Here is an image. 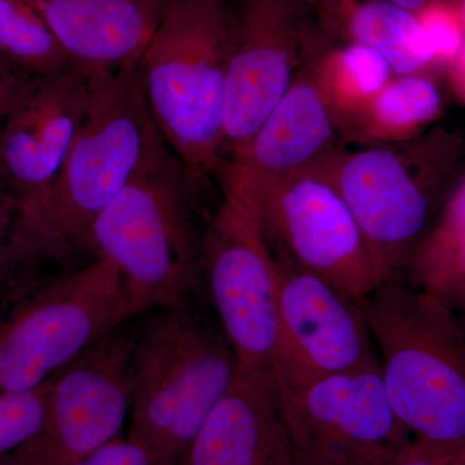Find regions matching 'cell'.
<instances>
[{"instance_id":"cell-1","label":"cell","mask_w":465,"mask_h":465,"mask_svg":"<svg viewBox=\"0 0 465 465\" xmlns=\"http://www.w3.org/2000/svg\"><path fill=\"white\" fill-rule=\"evenodd\" d=\"M150 124L142 57L94 72L90 109L60 173L38 200L15 213L23 262H61L87 250L92 225L139 164Z\"/></svg>"},{"instance_id":"cell-2","label":"cell","mask_w":465,"mask_h":465,"mask_svg":"<svg viewBox=\"0 0 465 465\" xmlns=\"http://www.w3.org/2000/svg\"><path fill=\"white\" fill-rule=\"evenodd\" d=\"M183 162L152 121L124 191L97 217L87 250L118 269L131 318L176 307L200 291L203 231Z\"/></svg>"},{"instance_id":"cell-3","label":"cell","mask_w":465,"mask_h":465,"mask_svg":"<svg viewBox=\"0 0 465 465\" xmlns=\"http://www.w3.org/2000/svg\"><path fill=\"white\" fill-rule=\"evenodd\" d=\"M229 0H168L142 56L150 116L200 191L224 164Z\"/></svg>"},{"instance_id":"cell-4","label":"cell","mask_w":465,"mask_h":465,"mask_svg":"<svg viewBox=\"0 0 465 465\" xmlns=\"http://www.w3.org/2000/svg\"><path fill=\"white\" fill-rule=\"evenodd\" d=\"M237 357L201 289L139 324L128 437L154 465H174L231 388Z\"/></svg>"},{"instance_id":"cell-5","label":"cell","mask_w":465,"mask_h":465,"mask_svg":"<svg viewBox=\"0 0 465 465\" xmlns=\"http://www.w3.org/2000/svg\"><path fill=\"white\" fill-rule=\"evenodd\" d=\"M391 409L416 439L465 440V323L407 278L361 299Z\"/></svg>"},{"instance_id":"cell-6","label":"cell","mask_w":465,"mask_h":465,"mask_svg":"<svg viewBox=\"0 0 465 465\" xmlns=\"http://www.w3.org/2000/svg\"><path fill=\"white\" fill-rule=\"evenodd\" d=\"M460 148L455 134L439 130L354 152L333 146L304 171L322 177L341 195L382 283L407 277Z\"/></svg>"},{"instance_id":"cell-7","label":"cell","mask_w":465,"mask_h":465,"mask_svg":"<svg viewBox=\"0 0 465 465\" xmlns=\"http://www.w3.org/2000/svg\"><path fill=\"white\" fill-rule=\"evenodd\" d=\"M128 320L124 283L109 260L39 275L0 312V394L41 387Z\"/></svg>"},{"instance_id":"cell-8","label":"cell","mask_w":465,"mask_h":465,"mask_svg":"<svg viewBox=\"0 0 465 465\" xmlns=\"http://www.w3.org/2000/svg\"><path fill=\"white\" fill-rule=\"evenodd\" d=\"M200 289L231 342L238 369L272 376L277 266L252 210L228 189L202 235Z\"/></svg>"},{"instance_id":"cell-9","label":"cell","mask_w":465,"mask_h":465,"mask_svg":"<svg viewBox=\"0 0 465 465\" xmlns=\"http://www.w3.org/2000/svg\"><path fill=\"white\" fill-rule=\"evenodd\" d=\"M332 45L313 0H238L232 8L224 161L255 134L300 70Z\"/></svg>"},{"instance_id":"cell-10","label":"cell","mask_w":465,"mask_h":465,"mask_svg":"<svg viewBox=\"0 0 465 465\" xmlns=\"http://www.w3.org/2000/svg\"><path fill=\"white\" fill-rule=\"evenodd\" d=\"M237 194L252 210L275 262L320 275L358 300L381 283L356 219L322 177L302 171L255 197Z\"/></svg>"},{"instance_id":"cell-11","label":"cell","mask_w":465,"mask_h":465,"mask_svg":"<svg viewBox=\"0 0 465 465\" xmlns=\"http://www.w3.org/2000/svg\"><path fill=\"white\" fill-rule=\"evenodd\" d=\"M278 400L296 465H384L412 437L391 409L378 356Z\"/></svg>"},{"instance_id":"cell-12","label":"cell","mask_w":465,"mask_h":465,"mask_svg":"<svg viewBox=\"0 0 465 465\" xmlns=\"http://www.w3.org/2000/svg\"><path fill=\"white\" fill-rule=\"evenodd\" d=\"M134 320L54 376L45 423L15 452L18 465H78L122 436L131 411Z\"/></svg>"},{"instance_id":"cell-13","label":"cell","mask_w":465,"mask_h":465,"mask_svg":"<svg viewBox=\"0 0 465 465\" xmlns=\"http://www.w3.org/2000/svg\"><path fill=\"white\" fill-rule=\"evenodd\" d=\"M275 266L278 339L272 378L278 397L378 356L360 300L311 272Z\"/></svg>"},{"instance_id":"cell-14","label":"cell","mask_w":465,"mask_h":465,"mask_svg":"<svg viewBox=\"0 0 465 465\" xmlns=\"http://www.w3.org/2000/svg\"><path fill=\"white\" fill-rule=\"evenodd\" d=\"M94 72L74 65L38 78L2 124L7 198L15 213L29 207L60 173L90 109Z\"/></svg>"},{"instance_id":"cell-15","label":"cell","mask_w":465,"mask_h":465,"mask_svg":"<svg viewBox=\"0 0 465 465\" xmlns=\"http://www.w3.org/2000/svg\"><path fill=\"white\" fill-rule=\"evenodd\" d=\"M317 57L300 70L249 142L225 158L223 188L255 197L335 146L338 121L318 82Z\"/></svg>"},{"instance_id":"cell-16","label":"cell","mask_w":465,"mask_h":465,"mask_svg":"<svg viewBox=\"0 0 465 465\" xmlns=\"http://www.w3.org/2000/svg\"><path fill=\"white\" fill-rule=\"evenodd\" d=\"M174 465H296L273 378L238 369Z\"/></svg>"},{"instance_id":"cell-17","label":"cell","mask_w":465,"mask_h":465,"mask_svg":"<svg viewBox=\"0 0 465 465\" xmlns=\"http://www.w3.org/2000/svg\"><path fill=\"white\" fill-rule=\"evenodd\" d=\"M75 65L116 69L143 56L168 0H26Z\"/></svg>"},{"instance_id":"cell-18","label":"cell","mask_w":465,"mask_h":465,"mask_svg":"<svg viewBox=\"0 0 465 465\" xmlns=\"http://www.w3.org/2000/svg\"><path fill=\"white\" fill-rule=\"evenodd\" d=\"M324 33L360 43L387 58L394 75L423 74L436 65L427 33L414 12L390 0H313Z\"/></svg>"},{"instance_id":"cell-19","label":"cell","mask_w":465,"mask_h":465,"mask_svg":"<svg viewBox=\"0 0 465 465\" xmlns=\"http://www.w3.org/2000/svg\"><path fill=\"white\" fill-rule=\"evenodd\" d=\"M442 97L424 74L394 75L360 116L341 131L361 145L400 143L420 136L439 118Z\"/></svg>"},{"instance_id":"cell-20","label":"cell","mask_w":465,"mask_h":465,"mask_svg":"<svg viewBox=\"0 0 465 465\" xmlns=\"http://www.w3.org/2000/svg\"><path fill=\"white\" fill-rule=\"evenodd\" d=\"M318 82L342 128L362 114L391 79L387 58L360 43L332 45L316 60Z\"/></svg>"},{"instance_id":"cell-21","label":"cell","mask_w":465,"mask_h":465,"mask_svg":"<svg viewBox=\"0 0 465 465\" xmlns=\"http://www.w3.org/2000/svg\"><path fill=\"white\" fill-rule=\"evenodd\" d=\"M0 50L12 64L38 78L75 64L26 0H0Z\"/></svg>"},{"instance_id":"cell-22","label":"cell","mask_w":465,"mask_h":465,"mask_svg":"<svg viewBox=\"0 0 465 465\" xmlns=\"http://www.w3.org/2000/svg\"><path fill=\"white\" fill-rule=\"evenodd\" d=\"M52 379L34 390L0 394V458L14 454L41 430Z\"/></svg>"},{"instance_id":"cell-23","label":"cell","mask_w":465,"mask_h":465,"mask_svg":"<svg viewBox=\"0 0 465 465\" xmlns=\"http://www.w3.org/2000/svg\"><path fill=\"white\" fill-rule=\"evenodd\" d=\"M410 282L439 296L465 320V228Z\"/></svg>"},{"instance_id":"cell-24","label":"cell","mask_w":465,"mask_h":465,"mask_svg":"<svg viewBox=\"0 0 465 465\" xmlns=\"http://www.w3.org/2000/svg\"><path fill=\"white\" fill-rule=\"evenodd\" d=\"M436 56V65H451L465 43V30L449 0H432L415 12Z\"/></svg>"},{"instance_id":"cell-25","label":"cell","mask_w":465,"mask_h":465,"mask_svg":"<svg viewBox=\"0 0 465 465\" xmlns=\"http://www.w3.org/2000/svg\"><path fill=\"white\" fill-rule=\"evenodd\" d=\"M384 465H465V440L437 442L411 437Z\"/></svg>"},{"instance_id":"cell-26","label":"cell","mask_w":465,"mask_h":465,"mask_svg":"<svg viewBox=\"0 0 465 465\" xmlns=\"http://www.w3.org/2000/svg\"><path fill=\"white\" fill-rule=\"evenodd\" d=\"M36 79L38 76L24 72L11 61L0 63V124L25 99Z\"/></svg>"},{"instance_id":"cell-27","label":"cell","mask_w":465,"mask_h":465,"mask_svg":"<svg viewBox=\"0 0 465 465\" xmlns=\"http://www.w3.org/2000/svg\"><path fill=\"white\" fill-rule=\"evenodd\" d=\"M78 465H154L145 448L128 436H121Z\"/></svg>"},{"instance_id":"cell-28","label":"cell","mask_w":465,"mask_h":465,"mask_svg":"<svg viewBox=\"0 0 465 465\" xmlns=\"http://www.w3.org/2000/svg\"><path fill=\"white\" fill-rule=\"evenodd\" d=\"M15 207L7 197L0 198V272L15 271L27 264L21 262L15 246Z\"/></svg>"},{"instance_id":"cell-29","label":"cell","mask_w":465,"mask_h":465,"mask_svg":"<svg viewBox=\"0 0 465 465\" xmlns=\"http://www.w3.org/2000/svg\"><path fill=\"white\" fill-rule=\"evenodd\" d=\"M41 274L39 265H27L15 271L0 272V312L20 298Z\"/></svg>"},{"instance_id":"cell-30","label":"cell","mask_w":465,"mask_h":465,"mask_svg":"<svg viewBox=\"0 0 465 465\" xmlns=\"http://www.w3.org/2000/svg\"><path fill=\"white\" fill-rule=\"evenodd\" d=\"M450 70H451L452 84L455 90L465 100V43L454 63L450 65Z\"/></svg>"},{"instance_id":"cell-31","label":"cell","mask_w":465,"mask_h":465,"mask_svg":"<svg viewBox=\"0 0 465 465\" xmlns=\"http://www.w3.org/2000/svg\"><path fill=\"white\" fill-rule=\"evenodd\" d=\"M390 2L415 14V12L420 11L421 8H424L432 0H390Z\"/></svg>"},{"instance_id":"cell-32","label":"cell","mask_w":465,"mask_h":465,"mask_svg":"<svg viewBox=\"0 0 465 465\" xmlns=\"http://www.w3.org/2000/svg\"><path fill=\"white\" fill-rule=\"evenodd\" d=\"M2 124H0V198L7 197L5 195V193H7V183H5V166H3L2 158Z\"/></svg>"},{"instance_id":"cell-33","label":"cell","mask_w":465,"mask_h":465,"mask_svg":"<svg viewBox=\"0 0 465 465\" xmlns=\"http://www.w3.org/2000/svg\"><path fill=\"white\" fill-rule=\"evenodd\" d=\"M449 2L451 3L452 7L457 11L461 25H463L465 30V0H449Z\"/></svg>"},{"instance_id":"cell-34","label":"cell","mask_w":465,"mask_h":465,"mask_svg":"<svg viewBox=\"0 0 465 465\" xmlns=\"http://www.w3.org/2000/svg\"><path fill=\"white\" fill-rule=\"evenodd\" d=\"M14 454L8 455V457L0 458V465H18Z\"/></svg>"},{"instance_id":"cell-35","label":"cell","mask_w":465,"mask_h":465,"mask_svg":"<svg viewBox=\"0 0 465 465\" xmlns=\"http://www.w3.org/2000/svg\"><path fill=\"white\" fill-rule=\"evenodd\" d=\"M5 60H7V58L5 57V54H3L2 50H0V63H2V61H5Z\"/></svg>"},{"instance_id":"cell-36","label":"cell","mask_w":465,"mask_h":465,"mask_svg":"<svg viewBox=\"0 0 465 465\" xmlns=\"http://www.w3.org/2000/svg\"><path fill=\"white\" fill-rule=\"evenodd\" d=\"M461 318V317H460ZM461 320H463V318H461ZM463 322L465 323V320H463Z\"/></svg>"}]
</instances>
